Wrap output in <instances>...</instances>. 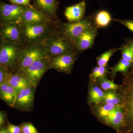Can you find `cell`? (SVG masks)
<instances>
[{
    "label": "cell",
    "instance_id": "obj_1",
    "mask_svg": "<svg viewBox=\"0 0 133 133\" xmlns=\"http://www.w3.org/2000/svg\"><path fill=\"white\" fill-rule=\"evenodd\" d=\"M23 47L43 43L53 32L51 24H33L19 23Z\"/></svg>",
    "mask_w": 133,
    "mask_h": 133
},
{
    "label": "cell",
    "instance_id": "obj_2",
    "mask_svg": "<svg viewBox=\"0 0 133 133\" xmlns=\"http://www.w3.org/2000/svg\"><path fill=\"white\" fill-rule=\"evenodd\" d=\"M123 75V83L119 90L122 96L121 104L124 111L123 127L130 133L133 132V77Z\"/></svg>",
    "mask_w": 133,
    "mask_h": 133
},
{
    "label": "cell",
    "instance_id": "obj_3",
    "mask_svg": "<svg viewBox=\"0 0 133 133\" xmlns=\"http://www.w3.org/2000/svg\"><path fill=\"white\" fill-rule=\"evenodd\" d=\"M24 47L20 44L0 41V66L11 71L19 61Z\"/></svg>",
    "mask_w": 133,
    "mask_h": 133
},
{
    "label": "cell",
    "instance_id": "obj_4",
    "mask_svg": "<svg viewBox=\"0 0 133 133\" xmlns=\"http://www.w3.org/2000/svg\"><path fill=\"white\" fill-rule=\"evenodd\" d=\"M47 57H48L43 43L25 46L22 51L19 61L11 71L21 72L37 60Z\"/></svg>",
    "mask_w": 133,
    "mask_h": 133
},
{
    "label": "cell",
    "instance_id": "obj_5",
    "mask_svg": "<svg viewBox=\"0 0 133 133\" xmlns=\"http://www.w3.org/2000/svg\"><path fill=\"white\" fill-rule=\"evenodd\" d=\"M48 57L56 56L65 52L75 50L74 43L53 31L43 43Z\"/></svg>",
    "mask_w": 133,
    "mask_h": 133
},
{
    "label": "cell",
    "instance_id": "obj_6",
    "mask_svg": "<svg viewBox=\"0 0 133 133\" xmlns=\"http://www.w3.org/2000/svg\"><path fill=\"white\" fill-rule=\"evenodd\" d=\"M92 27L91 22L86 19L77 22L62 23L59 26V35L74 43L82 33Z\"/></svg>",
    "mask_w": 133,
    "mask_h": 133
},
{
    "label": "cell",
    "instance_id": "obj_7",
    "mask_svg": "<svg viewBox=\"0 0 133 133\" xmlns=\"http://www.w3.org/2000/svg\"><path fill=\"white\" fill-rule=\"evenodd\" d=\"M49 69V58L47 57L37 60L19 73L23 74L37 87L43 76Z\"/></svg>",
    "mask_w": 133,
    "mask_h": 133
},
{
    "label": "cell",
    "instance_id": "obj_8",
    "mask_svg": "<svg viewBox=\"0 0 133 133\" xmlns=\"http://www.w3.org/2000/svg\"><path fill=\"white\" fill-rule=\"evenodd\" d=\"M28 7L8 4L0 0V26L21 22L22 15Z\"/></svg>",
    "mask_w": 133,
    "mask_h": 133
},
{
    "label": "cell",
    "instance_id": "obj_9",
    "mask_svg": "<svg viewBox=\"0 0 133 133\" xmlns=\"http://www.w3.org/2000/svg\"><path fill=\"white\" fill-rule=\"evenodd\" d=\"M77 56V53L74 50L50 58H49L50 69H54L60 72L70 74Z\"/></svg>",
    "mask_w": 133,
    "mask_h": 133
},
{
    "label": "cell",
    "instance_id": "obj_10",
    "mask_svg": "<svg viewBox=\"0 0 133 133\" xmlns=\"http://www.w3.org/2000/svg\"><path fill=\"white\" fill-rule=\"evenodd\" d=\"M36 88L35 86L31 84L20 91L17 94L12 108L21 111H32Z\"/></svg>",
    "mask_w": 133,
    "mask_h": 133
},
{
    "label": "cell",
    "instance_id": "obj_11",
    "mask_svg": "<svg viewBox=\"0 0 133 133\" xmlns=\"http://www.w3.org/2000/svg\"><path fill=\"white\" fill-rule=\"evenodd\" d=\"M0 41L15 43L23 46L19 23L0 26Z\"/></svg>",
    "mask_w": 133,
    "mask_h": 133
},
{
    "label": "cell",
    "instance_id": "obj_12",
    "mask_svg": "<svg viewBox=\"0 0 133 133\" xmlns=\"http://www.w3.org/2000/svg\"><path fill=\"white\" fill-rule=\"evenodd\" d=\"M33 7L51 20L56 19L59 2L57 0H33Z\"/></svg>",
    "mask_w": 133,
    "mask_h": 133
},
{
    "label": "cell",
    "instance_id": "obj_13",
    "mask_svg": "<svg viewBox=\"0 0 133 133\" xmlns=\"http://www.w3.org/2000/svg\"><path fill=\"white\" fill-rule=\"evenodd\" d=\"M52 20L45 16L34 7H28L22 15L21 22L26 24H51Z\"/></svg>",
    "mask_w": 133,
    "mask_h": 133
},
{
    "label": "cell",
    "instance_id": "obj_14",
    "mask_svg": "<svg viewBox=\"0 0 133 133\" xmlns=\"http://www.w3.org/2000/svg\"><path fill=\"white\" fill-rule=\"evenodd\" d=\"M97 33V29L93 26L82 33L74 43L76 49L82 52L91 48L94 43Z\"/></svg>",
    "mask_w": 133,
    "mask_h": 133
},
{
    "label": "cell",
    "instance_id": "obj_15",
    "mask_svg": "<svg viewBox=\"0 0 133 133\" xmlns=\"http://www.w3.org/2000/svg\"><path fill=\"white\" fill-rule=\"evenodd\" d=\"M102 121L119 131L120 128L123 127L124 122V111L122 105H118Z\"/></svg>",
    "mask_w": 133,
    "mask_h": 133
},
{
    "label": "cell",
    "instance_id": "obj_16",
    "mask_svg": "<svg viewBox=\"0 0 133 133\" xmlns=\"http://www.w3.org/2000/svg\"><path fill=\"white\" fill-rule=\"evenodd\" d=\"M5 79L14 88L17 94L23 89L32 84L25 76L19 72L7 71Z\"/></svg>",
    "mask_w": 133,
    "mask_h": 133
},
{
    "label": "cell",
    "instance_id": "obj_17",
    "mask_svg": "<svg viewBox=\"0 0 133 133\" xmlns=\"http://www.w3.org/2000/svg\"><path fill=\"white\" fill-rule=\"evenodd\" d=\"M85 8V2H81L76 5L66 8L65 11V16L70 22L81 21L84 15Z\"/></svg>",
    "mask_w": 133,
    "mask_h": 133
},
{
    "label": "cell",
    "instance_id": "obj_18",
    "mask_svg": "<svg viewBox=\"0 0 133 133\" xmlns=\"http://www.w3.org/2000/svg\"><path fill=\"white\" fill-rule=\"evenodd\" d=\"M16 95L15 89L5 79L4 83L0 85V98L8 105L12 107Z\"/></svg>",
    "mask_w": 133,
    "mask_h": 133
},
{
    "label": "cell",
    "instance_id": "obj_19",
    "mask_svg": "<svg viewBox=\"0 0 133 133\" xmlns=\"http://www.w3.org/2000/svg\"><path fill=\"white\" fill-rule=\"evenodd\" d=\"M105 91L103 90L96 83L91 82L88 89V101L90 104L97 105L102 101L104 95Z\"/></svg>",
    "mask_w": 133,
    "mask_h": 133
},
{
    "label": "cell",
    "instance_id": "obj_20",
    "mask_svg": "<svg viewBox=\"0 0 133 133\" xmlns=\"http://www.w3.org/2000/svg\"><path fill=\"white\" fill-rule=\"evenodd\" d=\"M118 105L101 104L95 105L92 108V112L101 121L108 116Z\"/></svg>",
    "mask_w": 133,
    "mask_h": 133
},
{
    "label": "cell",
    "instance_id": "obj_21",
    "mask_svg": "<svg viewBox=\"0 0 133 133\" xmlns=\"http://www.w3.org/2000/svg\"><path fill=\"white\" fill-rule=\"evenodd\" d=\"M133 66L132 62L121 58L115 65L110 68V76L111 78H114L118 72H121L123 74H127Z\"/></svg>",
    "mask_w": 133,
    "mask_h": 133
},
{
    "label": "cell",
    "instance_id": "obj_22",
    "mask_svg": "<svg viewBox=\"0 0 133 133\" xmlns=\"http://www.w3.org/2000/svg\"><path fill=\"white\" fill-rule=\"evenodd\" d=\"M122 96L119 91H105L104 95L101 104H121Z\"/></svg>",
    "mask_w": 133,
    "mask_h": 133
},
{
    "label": "cell",
    "instance_id": "obj_23",
    "mask_svg": "<svg viewBox=\"0 0 133 133\" xmlns=\"http://www.w3.org/2000/svg\"><path fill=\"white\" fill-rule=\"evenodd\" d=\"M96 83L104 91H119L121 86V85L117 84L112 80H109L107 77L99 79Z\"/></svg>",
    "mask_w": 133,
    "mask_h": 133
},
{
    "label": "cell",
    "instance_id": "obj_24",
    "mask_svg": "<svg viewBox=\"0 0 133 133\" xmlns=\"http://www.w3.org/2000/svg\"><path fill=\"white\" fill-rule=\"evenodd\" d=\"M108 73V69L107 66H97L94 68L90 76L91 82L96 83L99 79L106 77Z\"/></svg>",
    "mask_w": 133,
    "mask_h": 133
},
{
    "label": "cell",
    "instance_id": "obj_25",
    "mask_svg": "<svg viewBox=\"0 0 133 133\" xmlns=\"http://www.w3.org/2000/svg\"><path fill=\"white\" fill-rule=\"evenodd\" d=\"M95 20L98 26L104 27L109 24L112 19L110 14L108 12L102 10L98 12L95 17Z\"/></svg>",
    "mask_w": 133,
    "mask_h": 133
},
{
    "label": "cell",
    "instance_id": "obj_26",
    "mask_svg": "<svg viewBox=\"0 0 133 133\" xmlns=\"http://www.w3.org/2000/svg\"><path fill=\"white\" fill-rule=\"evenodd\" d=\"M120 50V48L113 49L109 50L106 52H104L97 58L98 66H106L109 59L113 55Z\"/></svg>",
    "mask_w": 133,
    "mask_h": 133
},
{
    "label": "cell",
    "instance_id": "obj_27",
    "mask_svg": "<svg viewBox=\"0 0 133 133\" xmlns=\"http://www.w3.org/2000/svg\"><path fill=\"white\" fill-rule=\"evenodd\" d=\"M122 58L133 63V53L127 45H123L120 48Z\"/></svg>",
    "mask_w": 133,
    "mask_h": 133
},
{
    "label": "cell",
    "instance_id": "obj_28",
    "mask_svg": "<svg viewBox=\"0 0 133 133\" xmlns=\"http://www.w3.org/2000/svg\"><path fill=\"white\" fill-rule=\"evenodd\" d=\"M21 127L22 133H38L35 126L30 122L23 124Z\"/></svg>",
    "mask_w": 133,
    "mask_h": 133
},
{
    "label": "cell",
    "instance_id": "obj_29",
    "mask_svg": "<svg viewBox=\"0 0 133 133\" xmlns=\"http://www.w3.org/2000/svg\"><path fill=\"white\" fill-rule=\"evenodd\" d=\"M9 1L13 5L23 6L33 8V5L30 4V0H6Z\"/></svg>",
    "mask_w": 133,
    "mask_h": 133
},
{
    "label": "cell",
    "instance_id": "obj_30",
    "mask_svg": "<svg viewBox=\"0 0 133 133\" xmlns=\"http://www.w3.org/2000/svg\"><path fill=\"white\" fill-rule=\"evenodd\" d=\"M116 21L133 32V20L116 19Z\"/></svg>",
    "mask_w": 133,
    "mask_h": 133
},
{
    "label": "cell",
    "instance_id": "obj_31",
    "mask_svg": "<svg viewBox=\"0 0 133 133\" xmlns=\"http://www.w3.org/2000/svg\"><path fill=\"white\" fill-rule=\"evenodd\" d=\"M9 133H21V129L20 126L15 125L12 124H9L6 128Z\"/></svg>",
    "mask_w": 133,
    "mask_h": 133
},
{
    "label": "cell",
    "instance_id": "obj_32",
    "mask_svg": "<svg viewBox=\"0 0 133 133\" xmlns=\"http://www.w3.org/2000/svg\"><path fill=\"white\" fill-rule=\"evenodd\" d=\"M7 72V71L4 68L0 66V85L5 81Z\"/></svg>",
    "mask_w": 133,
    "mask_h": 133
},
{
    "label": "cell",
    "instance_id": "obj_33",
    "mask_svg": "<svg viewBox=\"0 0 133 133\" xmlns=\"http://www.w3.org/2000/svg\"><path fill=\"white\" fill-rule=\"evenodd\" d=\"M6 117V113L3 111H0V128L5 122Z\"/></svg>",
    "mask_w": 133,
    "mask_h": 133
},
{
    "label": "cell",
    "instance_id": "obj_34",
    "mask_svg": "<svg viewBox=\"0 0 133 133\" xmlns=\"http://www.w3.org/2000/svg\"><path fill=\"white\" fill-rule=\"evenodd\" d=\"M126 44L130 48L133 53V39H128Z\"/></svg>",
    "mask_w": 133,
    "mask_h": 133
},
{
    "label": "cell",
    "instance_id": "obj_35",
    "mask_svg": "<svg viewBox=\"0 0 133 133\" xmlns=\"http://www.w3.org/2000/svg\"><path fill=\"white\" fill-rule=\"evenodd\" d=\"M125 74H127L128 76L133 77V67L131 69V70H130V71H129L127 73Z\"/></svg>",
    "mask_w": 133,
    "mask_h": 133
},
{
    "label": "cell",
    "instance_id": "obj_36",
    "mask_svg": "<svg viewBox=\"0 0 133 133\" xmlns=\"http://www.w3.org/2000/svg\"><path fill=\"white\" fill-rule=\"evenodd\" d=\"M0 133H9L8 132L6 128H1L0 129Z\"/></svg>",
    "mask_w": 133,
    "mask_h": 133
},
{
    "label": "cell",
    "instance_id": "obj_37",
    "mask_svg": "<svg viewBox=\"0 0 133 133\" xmlns=\"http://www.w3.org/2000/svg\"><path fill=\"white\" fill-rule=\"evenodd\" d=\"M129 133H133V132H130Z\"/></svg>",
    "mask_w": 133,
    "mask_h": 133
},
{
    "label": "cell",
    "instance_id": "obj_38",
    "mask_svg": "<svg viewBox=\"0 0 133 133\" xmlns=\"http://www.w3.org/2000/svg\"></svg>",
    "mask_w": 133,
    "mask_h": 133
}]
</instances>
